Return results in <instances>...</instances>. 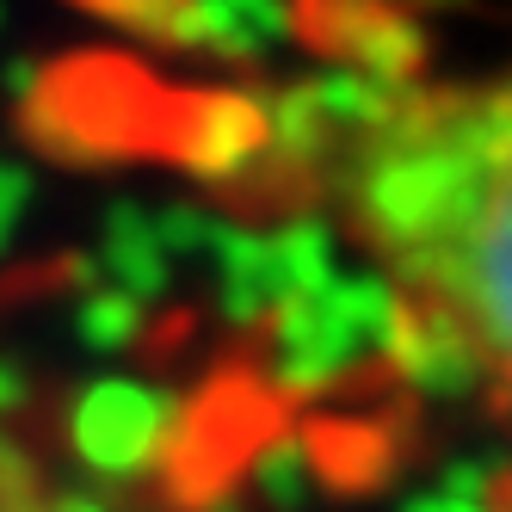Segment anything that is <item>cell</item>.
Masks as SVG:
<instances>
[{"label":"cell","instance_id":"obj_9","mask_svg":"<svg viewBox=\"0 0 512 512\" xmlns=\"http://www.w3.org/2000/svg\"><path fill=\"white\" fill-rule=\"evenodd\" d=\"M506 408H512V389H506Z\"/></svg>","mask_w":512,"mask_h":512},{"label":"cell","instance_id":"obj_6","mask_svg":"<svg viewBox=\"0 0 512 512\" xmlns=\"http://www.w3.org/2000/svg\"><path fill=\"white\" fill-rule=\"evenodd\" d=\"M266 494H272L278 506H297V500L309 494V451H303V445H278V451L266 457Z\"/></svg>","mask_w":512,"mask_h":512},{"label":"cell","instance_id":"obj_7","mask_svg":"<svg viewBox=\"0 0 512 512\" xmlns=\"http://www.w3.org/2000/svg\"><path fill=\"white\" fill-rule=\"evenodd\" d=\"M395 512H488V506H469V500H451V494H438V488H426V494H408Z\"/></svg>","mask_w":512,"mask_h":512},{"label":"cell","instance_id":"obj_8","mask_svg":"<svg viewBox=\"0 0 512 512\" xmlns=\"http://www.w3.org/2000/svg\"><path fill=\"white\" fill-rule=\"evenodd\" d=\"M408 7H469V0H408Z\"/></svg>","mask_w":512,"mask_h":512},{"label":"cell","instance_id":"obj_4","mask_svg":"<svg viewBox=\"0 0 512 512\" xmlns=\"http://www.w3.org/2000/svg\"><path fill=\"white\" fill-rule=\"evenodd\" d=\"M377 364H389V377L420 401H469L494 383V364L482 358V346L445 309H426V303L401 309Z\"/></svg>","mask_w":512,"mask_h":512},{"label":"cell","instance_id":"obj_3","mask_svg":"<svg viewBox=\"0 0 512 512\" xmlns=\"http://www.w3.org/2000/svg\"><path fill=\"white\" fill-rule=\"evenodd\" d=\"M303 19L315 31V44L334 56V68H352V75L395 93H414L432 38L395 0H309Z\"/></svg>","mask_w":512,"mask_h":512},{"label":"cell","instance_id":"obj_2","mask_svg":"<svg viewBox=\"0 0 512 512\" xmlns=\"http://www.w3.org/2000/svg\"><path fill=\"white\" fill-rule=\"evenodd\" d=\"M408 297L383 272H340L309 303L278 309V383L284 389H334L358 364L383 358Z\"/></svg>","mask_w":512,"mask_h":512},{"label":"cell","instance_id":"obj_5","mask_svg":"<svg viewBox=\"0 0 512 512\" xmlns=\"http://www.w3.org/2000/svg\"><path fill=\"white\" fill-rule=\"evenodd\" d=\"M512 482V457L506 451H457L438 463V494H451V500H469V506H494Z\"/></svg>","mask_w":512,"mask_h":512},{"label":"cell","instance_id":"obj_1","mask_svg":"<svg viewBox=\"0 0 512 512\" xmlns=\"http://www.w3.org/2000/svg\"><path fill=\"white\" fill-rule=\"evenodd\" d=\"M463 99L475 142H482V198H475L469 229L408 290V303L445 309L512 389V81L475 87Z\"/></svg>","mask_w":512,"mask_h":512}]
</instances>
